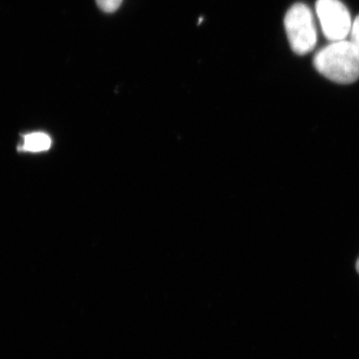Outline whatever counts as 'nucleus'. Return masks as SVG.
<instances>
[{
    "label": "nucleus",
    "instance_id": "obj_5",
    "mask_svg": "<svg viewBox=\"0 0 359 359\" xmlns=\"http://www.w3.org/2000/svg\"><path fill=\"white\" fill-rule=\"evenodd\" d=\"M123 0H96L97 6L104 13H112L119 8Z\"/></svg>",
    "mask_w": 359,
    "mask_h": 359
},
{
    "label": "nucleus",
    "instance_id": "obj_6",
    "mask_svg": "<svg viewBox=\"0 0 359 359\" xmlns=\"http://www.w3.org/2000/svg\"><path fill=\"white\" fill-rule=\"evenodd\" d=\"M351 42L359 53V16L353 21V27H351Z\"/></svg>",
    "mask_w": 359,
    "mask_h": 359
},
{
    "label": "nucleus",
    "instance_id": "obj_3",
    "mask_svg": "<svg viewBox=\"0 0 359 359\" xmlns=\"http://www.w3.org/2000/svg\"><path fill=\"white\" fill-rule=\"evenodd\" d=\"M316 9L325 36L332 42L346 40L353 27L346 6L339 0H318Z\"/></svg>",
    "mask_w": 359,
    "mask_h": 359
},
{
    "label": "nucleus",
    "instance_id": "obj_4",
    "mask_svg": "<svg viewBox=\"0 0 359 359\" xmlns=\"http://www.w3.org/2000/svg\"><path fill=\"white\" fill-rule=\"evenodd\" d=\"M50 146L51 139L48 135L35 132V133L25 135L21 149L27 152H42V151L48 150Z\"/></svg>",
    "mask_w": 359,
    "mask_h": 359
},
{
    "label": "nucleus",
    "instance_id": "obj_7",
    "mask_svg": "<svg viewBox=\"0 0 359 359\" xmlns=\"http://www.w3.org/2000/svg\"><path fill=\"white\" fill-rule=\"evenodd\" d=\"M356 269H358V271L359 273V259H358V264H356Z\"/></svg>",
    "mask_w": 359,
    "mask_h": 359
},
{
    "label": "nucleus",
    "instance_id": "obj_2",
    "mask_svg": "<svg viewBox=\"0 0 359 359\" xmlns=\"http://www.w3.org/2000/svg\"><path fill=\"white\" fill-rule=\"evenodd\" d=\"M285 27L290 47L299 55L313 50L318 41L313 13L304 4L292 6L285 14Z\"/></svg>",
    "mask_w": 359,
    "mask_h": 359
},
{
    "label": "nucleus",
    "instance_id": "obj_1",
    "mask_svg": "<svg viewBox=\"0 0 359 359\" xmlns=\"http://www.w3.org/2000/svg\"><path fill=\"white\" fill-rule=\"evenodd\" d=\"M316 69L335 83L351 84L359 78V53L351 41L332 42L316 54Z\"/></svg>",
    "mask_w": 359,
    "mask_h": 359
}]
</instances>
